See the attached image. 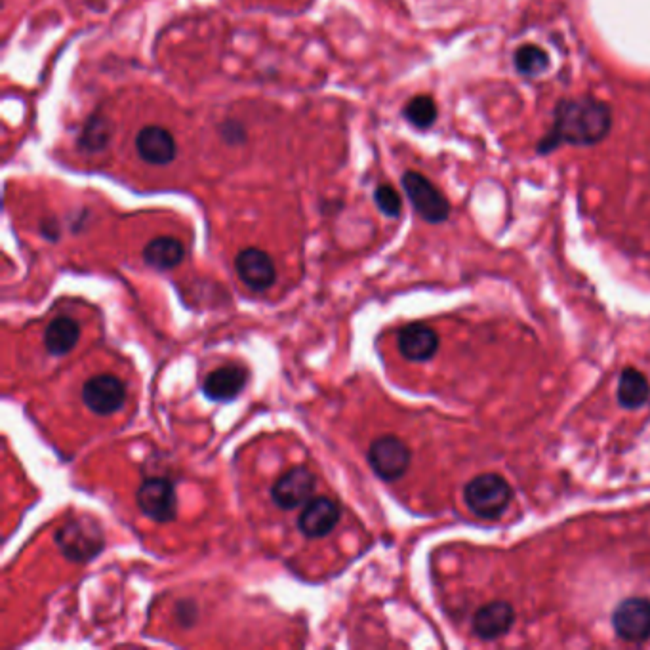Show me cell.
Wrapping results in <instances>:
<instances>
[{
    "label": "cell",
    "instance_id": "cell-13",
    "mask_svg": "<svg viewBox=\"0 0 650 650\" xmlns=\"http://www.w3.org/2000/svg\"><path fill=\"white\" fill-rule=\"evenodd\" d=\"M248 384V370L239 365L222 366L210 372L203 382L204 397L216 403H229L243 393Z\"/></svg>",
    "mask_w": 650,
    "mask_h": 650
},
{
    "label": "cell",
    "instance_id": "cell-3",
    "mask_svg": "<svg viewBox=\"0 0 650 650\" xmlns=\"http://www.w3.org/2000/svg\"><path fill=\"white\" fill-rule=\"evenodd\" d=\"M511 496L513 492L508 481L496 473H485L471 479L464 490L469 511L487 521L498 519L508 509Z\"/></svg>",
    "mask_w": 650,
    "mask_h": 650
},
{
    "label": "cell",
    "instance_id": "cell-17",
    "mask_svg": "<svg viewBox=\"0 0 650 650\" xmlns=\"http://www.w3.org/2000/svg\"><path fill=\"white\" fill-rule=\"evenodd\" d=\"M183 258H185V248L182 241L174 237H157L143 248V262L157 271L174 269L182 264Z\"/></svg>",
    "mask_w": 650,
    "mask_h": 650
},
{
    "label": "cell",
    "instance_id": "cell-7",
    "mask_svg": "<svg viewBox=\"0 0 650 650\" xmlns=\"http://www.w3.org/2000/svg\"><path fill=\"white\" fill-rule=\"evenodd\" d=\"M317 477L311 469L298 466L283 473L271 488L275 506L283 511H292L307 504L313 498Z\"/></svg>",
    "mask_w": 650,
    "mask_h": 650
},
{
    "label": "cell",
    "instance_id": "cell-24",
    "mask_svg": "<svg viewBox=\"0 0 650 650\" xmlns=\"http://www.w3.org/2000/svg\"><path fill=\"white\" fill-rule=\"evenodd\" d=\"M197 618H199V609H197L195 601L185 599V601L178 603V607H176V620L182 624L183 628L195 626Z\"/></svg>",
    "mask_w": 650,
    "mask_h": 650
},
{
    "label": "cell",
    "instance_id": "cell-11",
    "mask_svg": "<svg viewBox=\"0 0 650 650\" xmlns=\"http://www.w3.org/2000/svg\"><path fill=\"white\" fill-rule=\"evenodd\" d=\"M235 271L244 285L254 292H265L277 281V269L271 256L256 246H248L237 254Z\"/></svg>",
    "mask_w": 650,
    "mask_h": 650
},
{
    "label": "cell",
    "instance_id": "cell-15",
    "mask_svg": "<svg viewBox=\"0 0 650 650\" xmlns=\"http://www.w3.org/2000/svg\"><path fill=\"white\" fill-rule=\"evenodd\" d=\"M515 620V612L511 605L504 601L488 603L483 609L477 610L473 618V633L483 641H494L506 635Z\"/></svg>",
    "mask_w": 650,
    "mask_h": 650
},
{
    "label": "cell",
    "instance_id": "cell-25",
    "mask_svg": "<svg viewBox=\"0 0 650 650\" xmlns=\"http://www.w3.org/2000/svg\"><path fill=\"white\" fill-rule=\"evenodd\" d=\"M41 231L42 235H44L46 239H50V241H58V237H60V227H58V222L52 220V218L42 222Z\"/></svg>",
    "mask_w": 650,
    "mask_h": 650
},
{
    "label": "cell",
    "instance_id": "cell-8",
    "mask_svg": "<svg viewBox=\"0 0 650 650\" xmlns=\"http://www.w3.org/2000/svg\"><path fill=\"white\" fill-rule=\"evenodd\" d=\"M126 386L117 376L98 374L82 386V401L98 416H111L126 403Z\"/></svg>",
    "mask_w": 650,
    "mask_h": 650
},
{
    "label": "cell",
    "instance_id": "cell-12",
    "mask_svg": "<svg viewBox=\"0 0 650 650\" xmlns=\"http://www.w3.org/2000/svg\"><path fill=\"white\" fill-rule=\"evenodd\" d=\"M342 519V508L332 498L319 496L311 498L305 504L304 511L298 517V529L307 538H325Z\"/></svg>",
    "mask_w": 650,
    "mask_h": 650
},
{
    "label": "cell",
    "instance_id": "cell-4",
    "mask_svg": "<svg viewBox=\"0 0 650 650\" xmlns=\"http://www.w3.org/2000/svg\"><path fill=\"white\" fill-rule=\"evenodd\" d=\"M401 185L416 214L427 224H443L450 216V204L443 191L427 180L424 174L408 170L401 178Z\"/></svg>",
    "mask_w": 650,
    "mask_h": 650
},
{
    "label": "cell",
    "instance_id": "cell-21",
    "mask_svg": "<svg viewBox=\"0 0 650 650\" xmlns=\"http://www.w3.org/2000/svg\"><path fill=\"white\" fill-rule=\"evenodd\" d=\"M403 115L412 126H416L420 130H427L437 121L439 111H437V103L431 96L420 94V96H414L412 100H408L405 109H403Z\"/></svg>",
    "mask_w": 650,
    "mask_h": 650
},
{
    "label": "cell",
    "instance_id": "cell-10",
    "mask_svg": "<svg viewBox=\"0 0 650 650\" xmlns=\"http://www.w3.org/2000/svg\"><path fill=\"white\" fill-rule=\"evenodd\" d=\"M134 147L143 163L168 166L178 157V143L174 134L161 124H147L136 134Z\"/></svg>",
    "mask_w": 650,
    "mask_h": 650
},
{
    "label": "cell",
    "instance_id": "cell-18",
    "mask_svg": "<svg viewBox=\"0 0 650 650\" xmlns=\"http://www.w3.org/2000/svg\"><path fill=\"white\" fill-rule=\"evenodd\" d=\"M113 134H115V124L111 119L105 117L103 113H94L84 122L77 145L82 153H102L109 147Z\"/></svg>",
    "mask_w": 650,
    "mask_h": 650
},
{
    "label": "cell",
    "instance_id": "cell-23",
    "mask_svg": "<svg viewBox=\"0 0 650 650\" xmlns=\"http://www.w3.org/2000/svg\"><path fill=\"white\" fill-rule=\"evenodd\" d=\"M218 134H220L222 142L227 143L229 147H241L248 140L246 126L237 119H225L218 128Z\"/></svg>",
    "mask_w": 650,
    "mask_h": 650
},
{
    "label": "cell",
    "instance_id": "cell-16",
    "mask_svg": "<svg viewBox=\"0 0 650 650\" xmlns=\"http://www.w3.org/2000/svg\"><path fill=\"white\" fill-rule=\"evenodd\" d=\"M81 340V326L71 317H58L44 332V346L46 351L54 357H63L71 353Z\"/></svg>",
    "mask_w": 650,
    "mask_h": 650
},
{
    "label": "cell",
    "instance_id": "cell-5",
    "mask_svg": "<svg viewBox=\"0 0 650 650\" xmlns=\"http://www.w3.org/2000/svg\"><path fill=\"white\" fill-rule=\"evenodd\" d=\"M410 458V448L395 435L378 437L366 452L368 466L386 483L399 481L407 473Z\"/></svg>",
    "mask_w": 650,
    "mask_h": 650
},
{
    "label": "cell",
    "instance_id": "cell-20",
    "mask_svg": "<svg viewBox=\"0 0 650 650\" xmlns=\"http://www.w3.org/2000/svg\"><path fill=\"white\" fill-rule=\"evenodd\" d=\"M513 63L521 75L538 77L549 67L548 52L536 44H525L515 52Z\"/></svg>",
    "mask_w": 650,
    "mask_h": 650
},
{
    "label": "cell",
    "instance_id": "cell-19",
    "mask_svg": "<svg viewBox=\"0 0 650 650\" xmlns=\"http://www.w3.org/2000/svg\"><path fill=\"white\" fill-rule=\"evenodd\" d=\"M650 397V386L647 378L635 370L626 368L620 374V386H618V401L626 408L643 407Z\"/></svg>",
    "mask_w": 650,
    "mask_h": 650
},
{
    "label": "cell",
    "instance_id": "cell-9",
    "mask_svg": "<svg viewBox=\"0 0 650 650\" xmlns=\"http://www.w3.org/2000/svg\"><path fill=\"white\" fill-rule=\"evenodd\" d=\"M612 626L620 639L630 643H643L650 637V601L633 597L622 601L614 614Z\"/></svg>",
    "mask_w": 650,
    "mask_h": 650
},
{
    "label": "cell",
    "instance_id": "cell-1",
    "mask_svg": "<svg viewBox=\"0 0 650 650\" xmlns=\"http://www.w3.org/2000/svg\"><path fill=\"white\" fill-rule=\"evenodd\" d=\"M612 111L609 105L591 96L565 100L555 107V121L538 145L540 155H548L557 147L597 145L609 136Z\"/></svg>",
    "mask_w": 650,
    "mask_h": 650
},
{
    "label": "cell",
    "instance_id": "cell-22",
    "mask_svg": "<svg viewBox=\"0 0 650 650\" xmlns=\"http://www.w3.org/2000/svg\"><path fill=\"white\" fill-rule=\"evenodd\" d=\"M374 203L387 218H399L403 212V199L391 183H380L374 189Z\"/></svg>",
    "mask_w": 650,
    "mask_h": 650
},
{
    "label": "cell",
    "instance_id": "cell-14",
    "mask_svg": "<svg viewBox=\"0 0 650 650\" xmlns=\"http://www.w3.org/2000/svg\"><path fill=\"white\" fill-rule=\"evenodd\" d=\"M397 346L407 361L424 363L437 353L439 336L433 328H429L424 323H412L401 328Z\"/></svg>",
    "mask_w": 650,
    "mask_h": 650
},
{
    "label": "cell",
    "instance_id": "cell-2",
    "mask_svg": "<svg viewBox=\"0 0 650 650\" xmlns=\"http://www.w3.org/2000/svg\"><path fill=\"white\" fill-rule=\"evenodd\" d=\"M54 540L61 555L73 563H88L98 557L105 548V538L100 525L86 515L67 521L63 527L56 530Z\"/></svg>",
    "mask_w": 650,
    "mask_h": 650
},
{
    "label": "cell",
    "instance_id": "cell-6",
    "mask_svg": "<svg viewBox=\"0 0 650 650\" xmlns=\"http://www.w3.org/2000/svg\"><path fill=\"white\" fill-rule=\"evenodd\" d=\"M138 508L155 523H172L178 515L176 487L166 477L145 479L136 492Z\"/></svg>",
    "mask_w": 650,
    "mask_h": 650
}]
</instances>
